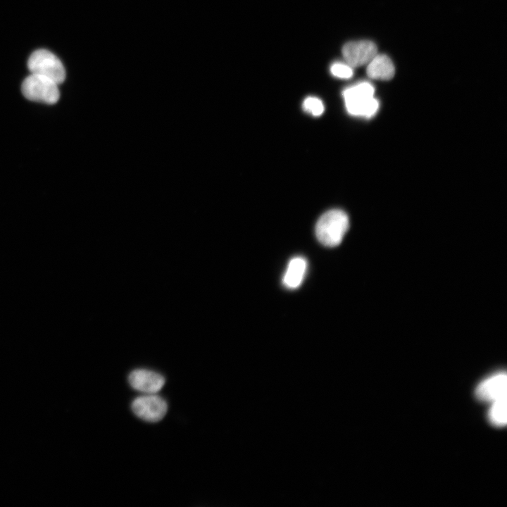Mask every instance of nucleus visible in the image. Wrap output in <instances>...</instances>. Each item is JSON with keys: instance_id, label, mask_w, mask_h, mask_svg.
<instances>
[{"instance_id": "obj_2", "label": "nucleus", "mask_w": 507, "mask_h": 507, "mask_svg": "<svg viewBox=\"0 0 507 507\" xmlns=\"http://www.w3.org/2000/svg\"><path fill=\"white\" fill-rule=\"evenodd\" d=\"M374 87L363 82L346 89L343 92L346 108L352 115L370 118L379 108L378 101L374 98Z\"/></svg>"}, {"instance_id": "obj_13", "label": "nucleus", "mask_w": 507, "mask_h": 507, "mask_svg": "<svg viewBox=\"0 0 507 507\" xmlns=\"http://www.w3.org/2000/svg\"><path fill=\"white\" fill-rule=\"evenodd\" d=\"M331 73L339 78H350L353 75L352 67L347 63H336L330 68Z\"/></svg>"}, {"instance_id": "obj_8", "label": "nucleus", "mask_w": 507, "mask_h": 507, "mask_svg": "<svg viewBox=\"0 0 507 507\" xmlns=\"http://www.w3.org/2000/svg\"><path fill=\"white\" fill-rule=\"evenodd\" d=\"M128 380L132 388L148 394L158 392L165 384L163 375L145 369L133 370L130 374Z\"/></svg>"}, {"instance_id": "obj_7", "label": "nucleus", "mask_w": 507, "mask_h": 507, "mask_svg": "<svg viewBox=\"0 0 507 507\" xmlns=\"http://www.w3.org/2000/svg\"><path fill=\"white\" fill-rule=\"evenodd\" d=\"M507 377L505 373H498L480 382L475 389V396L483 401L492 402L506 396Z\"/></svg>"}, {"instance_id": "obj_11", "label": "nucleus", "mask_w": 507, "mask_h": 507, "mask_svg": "<svg viewBox=\"0 0 507 507\" xmlns=\"http://www.w3.org/2000/svg\"><path fill=\"white\" fill-rule=\"evenodd\" d=\"M491 403L488 413L490 423L496 427L505 426L507 422L506 396L497 399Z\"/></svg>"}, {"instance_id": "obj_5", "label": "nucleus", "mask_w": 507, "mask_h": 507, "mask_svg": "<svg viewBox=\"0 0 507 507\" xmlns=\"http://www.w3.org/2000/svg\"><path fill=\"white\" fill-rule=\"evenodd\" d=\"M131 407L137 417L151 423L162 420L168 411L166 401L161 396L152 394L136 398Z\"/></svg>"}, {"instance_id": "obj_3", "label": "nucleus", "mask_w": 507, "mask_h": 507, "mask_svg": "<svg viewBox=\"0 0 507 507\" xmlns=\"http://www.w3.org/2000/svg\"><path fill=\"white\" fill-rule=\"evenodd\" d=\"M27 66L32 74L50 79L58 84L65 78V70L61 61L51 51L39 49L30 56Z\"/></svg>"}, {"instance_id": "obj_4", "label": "nucleus", "mask_w": 507, "mask_h": 507, "mask_svg": "<svg viewBox=\"0 0 507 507\" xmlns=\"http://www.w3.org/2000/svg\"><path fill=\"white\" fill-rule=\"evenodd\" d=\"M22 92L25 97L30 101L46 104H56L60 96L57 83L32 73L23 82Z\"/></svg>"}, {"instance_id": "obj_1", "label": "nucleus", "mask_w": 507, "mask_h": 507, "mask_svg": "<svg viewBox=\"0 0 507 507\" xmlns=\"http://www.w3.org/2000/svg\"><path fill=\"white\" fill-rule=\"evenodd\" d=\"M349 226V217L344 211L339 209L328 211L316 223V237L325 246H337L342 242Z\"/></svg>"}, {"instance_id": "obj_10", "label": "nucleus", "mask_w": 507, "mask_h": 507, "mask_svg": "<svg viewBox=\"0 0 507 507\" xmlns=\"http://www.w3.org/2000/svg\"><path fill=\"white\" fill-rule=\"evenodd\" d=\"M307 262L303 257H294L289 262L283 277L284 284L290 289L298 287L302 282L306 271Z\"/></svg>"}, {"instance_id": "obj_9", "label": "nucleus", "mask_w": 507, "mask_h": 507, "mask_svg": "<svg viewBox=\"0 0 507 507\" xmlns=\"http://www.w3.org/2000/svg\"><path fill=\"white\" fill-rule=\"evenodd\" d=\"M367 65V75L372 79L389 80L394 75V64L386 55L377 54Z\"/></svg>"}, {"instance_id": "obj_6", "label": "nucleus", "mask_w": 507, "mask_h": 507, "mask_svg": "<svg viewBox=\"0 0 507 507\" xmlns=\"http://www.w3.org/2000/svg\"><path fill=\"white\" fill-rule=\"evenodd\" d=\"M342 52L346 63L353 68L368 64L377 54V49L373 42L361 40L345 44Z\"/></svg>"}, {"instance_id": "obj_12", "label": "nucleus", "mask_w": 507, "mask_h": 507, "mask_svg": "<svg viewBox=\"0 0 507 507\" xmlns=\"http://www.w3.org/2000/svg\"><path fill=\"white\" fill-rule=\"evenodd\" d=\"M303 110L313 115L320 116L324 111V106L321 100L316 97H307L303 103Z\"/></svg>"}]
</instances>
